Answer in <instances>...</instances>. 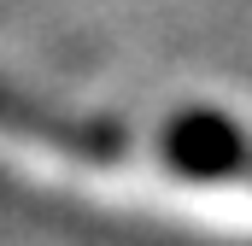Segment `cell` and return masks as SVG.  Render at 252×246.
<instances>
[{
	"mask_svg": "<svg viewBox=\"0 0 252 246\" xmlns=\"http://www.w3.org/2000/svg\"><path fill=\"white\" fill-rule=\"evenodd\" d=\"M170 141H176V147H170V153H176V164H188V170H199V176L241 164V141H235L217 118H188Z\"/></svg>",
	"mask_w": 252,
	"mask_h": 246,
	"instance_id": "6da1fadb",
	"label": "cell"
}]
</instances>
